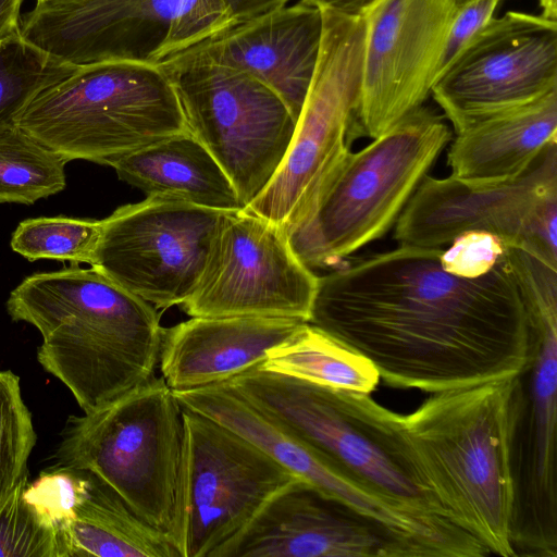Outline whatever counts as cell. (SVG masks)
<instances>
[{"label":"cell","mask_w":557,"mask_h":557,"mask_svg":"<svg viewBox=\"0 0 557 557\" xmlns=\"http://www.w3.org/2000/svg\"><path fill=\"white\" fill-rule=\"evenodd\" d=\"M16 124L67 162L110 166L138 149L190 132L163 67L133 61L78 66L40 91Z\"/></svg>","instance_id":"obj_6"},{"label":"cell","mask_w":557,"mask_h":557,"mask_svg":"<svg viewBox=\"0 0 557 557\" xmlns=\"http://www.w3.org/2000/svg\"><path fill=\"white\" fill-rule=\"evenodd\" d=\"M36 438L20 377L11 370H0V505L27 470Z\"/></svg>","instance_id":"obj_28"},{"label":"cell","mask_w":557,"mask_h":557,"mask_svg":"<svg viewBox=\"0 0 557 557\" xmlns=\"http://www.w3.org/2000/svg\"><path fill=\"white\" fill-rule=\"evenodd\" d=\"M183 407L162 376L69 418L57 466L88 471L168 533L183 447Z\"/></svg>","instance_id":"obj_7"},{"label":"cell","mask_w":557,"mask_h":557,"mask_svg":"<svg viewBox=\"0 0 557 557\" xmlns=\"http://www.w3.org/2000/svg\"><path fill=\"white\" fill-rule=\"evenodd\" d=\"M451 138L445 116L423 104L351 151L284 230L296 256L311 270L327 268L385 235Z\"/></svg>","instance_id":"obj_5"},{"label":"cell","mask_w":557,"mask_h":557,"mask_svg":"<svg viewBox=\"0 0 557 557\" xmlns=\"http://www.w3.org/2000/svg\"><path fill=\"white\" fill-rule=\"evenodd\" d=\"M528 358L512 377L509 461L516 556H557V312L528 315Z\"/></svg>","instance_id":"obj_13"},{"label":"cell","mask_w":557,"mask_h":557,"mask_svg":"<svg viewBox=\"0 0 557 557\" xmlns=\"http://www.w3.org/2000/svg\"><path fill=\"white\" fill-rule=\"evenodd\" d=\"M227 382L276 426L383 502L423 521L459 528L432 493L400 414L369 394L318 385L258 366Z\"/></svg>","instance_id":"obj_3"},{"label":"cell","mask_w":557,"mask_h":557,"mask_svg":"<svg viewBox=\"0 0 557 557\" xmlns=\"http://www.w3.org/2000/svg\"><path fill=\"white\" fill-rule=\"evenodd\" d=\"M24 0H0V40L20 30Z\"/></svg>","instance_id":"obj_35"},{"label":"cell","mask_w":557,"mask_h":557,"mask_svg":"<svg viewBox=\"0 0 557 557\" xmlns=\"http://www.w3.org/2000/svg\"><path fill=\"white\" fill-rule=\"evenodd\" d=\"M500 1L469 0L458 7L446 36L436 78L493 17Z\"/></svg>","instance_id":"obj_32"},{"label":"cell","mask_w":557,"mask_h":557,"mask_svg":"<svg viewBox=\"0 0 557 557\" xmlns=\"http://www.w3.org/2000/svg\"><path fill=\"white\" fill-rule=\"evenodd\" d=\"M318 385L370 394L380 374L372 362L345 344L306 323L288 342L270 349L258 366Z\"/></svg>","instance_id":"obj_24"},{"label":"cell","mask_w":557,"mask_h":557,"mask_svg":"<svg viewBox=\"0 0 557 557\" xmlns=\"http://www.w3.org/2000/svg\"><path fill=\"white\" fill-rule=\"evenodd\" d=\"M67 161L17 124L0 129V205H33L65 188Z\"/></svg>","instance_id":"obj_25"},{"label":"cell","mask_w":557,"mask_h":557,"mask_svg":"<svg viewBox=\"0 0 557 557\" xmlns=\"http://www.w3.org/2000/svg\"><path fill=\"white\" fill-rule=\"evenodd\" d=\"M178 95L190 133L232 182L244 208L271 183L296 120L270 87L218 63L197 46L160 64Z\"/></svg>","instance_id":"obj_8"},{"label":"cell","mask_w":557,"mask_h":557,"mask_svg":"<svg viewBox=\"0 0 557 557\" xmlns=\"http://www.w3.org/2000/svg\"><path fill=\"white\" fill-rule=\"evenodd\" d=\"M213 557H410L387 529L297 478Z\"/></svg>","instance_id":"obj_18"},{"label":"cell","mask_w":557,"mask_h":557,"mask_svg":"<svg viewBox=\"0 0 557 557\" xmlns=\"http://www.w3.org/2000/svg\"><path fill=\"white\" fill-rule=\"evenodd\" d=\"M321 13L319 60L287 153L271 183L244 208L284 230L307 214L358 137L363 18Z\"/></svg>","instance_id":"obj_9"},{"label":"cell","mask_w":557,"mask_h":557,"mask_svg":"<svg viewBox=\"0 0 557 557\" xmlns=\"http://www.w3.org/2000/svg\"><path fill=\"white\" fill-rule=\"evenodd\" d=\"M292 0H222L234 25L245 23L273 10L287 5Z\"/></svg>","instance_id":"obj_33"},{"label":"cell","mask_w":557,"mask_h":557,"mask_svg":"<svg viewBox=\"0 0 557 557\" xmlns=\"http://www.w3.org/2000/svg\"><path fill=\"white\" fill-rule=\"evenodd\" d=\"M112 168L121 181L147 197L181 200L222 212L244 208L227 175L190 132L138 149Z\"/></svg>","instance_id":"obj_22"},{"label":"cell","mask_w":557,"mask_h":557,"mask_svg":"<svg viewBox=\"0 0 557 557\" xmlns=\"http://www.w3.org/2000/svg\"><path fill=\"white\" fill-rule=\"evenodd\" d=\"M7 311L38 330V362L84 412L154 376L164 329L157 309L94 267L26 276Z\"/></svg>","instance_id":"obj_2"},{"label":"cell","mask_w":557,"mask_h":557,"mask_svg":"<svg viewBox=\"0 0 557 557\" xmlns=\"http://www.w3.org/2000/svg\"><path fill=\"white\" fill-rule=\"evenodd\" d=\"M101 220L40 216L22 221L11 237V248L29 261L49 259L92 265Z\"/></svg>","instance_id":"obj_27"},{"label":"cell","mask_w":557,"mask_h":557,"mask_svg":"<svg viewBox=\"0 0 557 557\" xmlns=\"http://www.w3.org/2000/svg\"><path fill=\"white\" fill-rule=\"evenodd\" d=\"M77 65L27 41L20 30L0 40V129L16 124L44 89L69 77Z\"/></svg>","instance_id":"obj_26"},{"label":"cell","mask_w":557,"mask_h":557,"mask_svg":"<svg viewBox=\"0 0 557 557\" xmlns=\"http://www.w3.org/2000/svg\"><path fill=\"white\" fill-rule=\"evenodd\" d=\"M487 232L557 270V141L519 176L473 184L426 175L395 223L398 245L442 248Z\"/></svg>","instance_id":"obj_12"},{"label":"cell","mask_w":557,"mask_h":557,"mask_svg":"<svg viewBox=\"0 0 557 557\" xmlns=\"http://www.w3.org/2000/svg\"><path fill=\"white\" fill-rule=\"evenodd\" d=\"M442 250L398 245L319 276L307 323L395 387L433 394L517 375L530 331L504 256L465 278L443 269Z\"/></svg>","instance_id":"obj_1"},{"label":"cell","mask_w":557,"mask_h":557,"mask_svg":"<svg viewBox=\"0 0 557 557\" xmlns=\"http://www.w3.org/2000/svg\"><path fill=\"white\" fill-rule=\"evenodd\" d=\"M322 13L301 1L234 25L197 45L213 61L275 91L297 121L319 60Z\"/></svg>","instance_id":"obj_19"},{"label":"cell","mask_w":557,"mask_h":557,"mask_svg":"<svg viewBox=\"0 0 557 557\" xmlns=\"http://www.w3.org/2000/svg\"><path fill=\"white\" fill-rule=\"evenodd\" d=\"M183 447L168 535L178 557H213L299 478L220 422L183 407Z\"/></svg>","instance_id":"obj_11"},{"label":"cell","mask_w":557,"mask_h":557,"mask_svg":"<svg viewBox=\"0 0 557 557\" xmlns=\"http://www.w3.org/2000/svg\"><path fill=\"white\" fill-rule=\"evenodd\" d=\"M557 89V21L492 17L436 78L431 96L458 132L474 120Z\"/></svg>","instance_id":"obj_16"},{"label":"cell","mask_w":557,"mask_h":557,"mask_svg":"<svg viewBox=\"0 0 557 557\" xmlns=\"http://www.w3.org/2000/svg\"><path fill=\"white\" fill-rule=\"evenodd\" d=\"M87 484V471L58 466L55 470L40 473L34 482L28 481L24 496L54 527L60 540V533L71 520Z\"/></svg>","instance_id":"obj_30"},{"label":"cell","mask_w":557,"mask_h":557,"mask_svg":"<svg viewBox=\"0 0 557 557\" xmlns=\"http://www.w3.org/2000/svg\"><path fill=\"white\" fill-rule=\"evenodd\" d=\"M457 1H458V4L460 5V4H462V3H465V2H467L469 0H457Z\"/></svg>","instance_id":"obj_38"},{"label":"cell","mask_w":557,"mask_h":557,"mask_svg":"<svg viewBox=\"0 0 557 557\" xmlns=\"http://www.w3.org/2000/svg\"><path fill=\"white\" fill-rule=\"evenodd\" d=\"M306 321L273 317H190L163 329L161 376L172 391L221 382L261 364Z\"/></svg>","instance_id":"obj_20"},{"label":"cell","mask_w":557,"mask_h":557,"mask_svg":"<svg viewBox=\"0 0 557 557\" xmlns=\"http://www.w3.org/2000/svg\"><path fill=\"white\" fill-rule=\"evenodd\" d=\"M512 377L433 393L400 414L408 443L448 518L490 554L515 557L509 399Z\"/></svg>","instance_id":"obj_4"},{"label":"cell","mask_w":557,"mask_h":557,"mask_svg":"<svg viewBox=\"0 0 557 557\" xmlns=\"http://www.w3.org/2000/svg\"><path fill=\"white\" fill-rule=\"evenodd\" d=\"M26 470L0 505V557H62L59 535L25 498Z\"/></svg>","instance_id":"obj_29"},{"label":"cell","mask_w":557,"mask_h":557,"mask_svg":"<svg viewBox=\"0 0 557 557\" xmlns=\"http://www.w3.org/2000/svg\"><path fill=\"white\" fill-rule=\"evenodd\" d=\"M457 0H379L362 16L357 134L374 139L431 96Z\"/></svg>","instance_id":"obj_17"},{"label":"cell","mask_w":557,"mask_h":557,"mask_svg":"<svg viewBox=\"0 0 557 557\" xmlns=\"http://www.w3.org/2000/svg\"><path fill=\"white\" fill-rule=\"evenodd\" d=\"M222 211L147 197L101 220L91 267L156 309L183 305L206 269Z\"/></svg>","instance_id":"obj_14"},{"label":"cell","mask_w":557,"mask_h":557,"mask_svg":"<svg viewBox=\"0 0 557 557\" xmlns=\"http://www.w3.org/2000/svg\"><path fill=\"white\" fill-rule=\"evenodd\" d=\"M557 141V89L472 121L453 136L451 176L473 184L521 175L543 149Z\"/></svg>","instance_id":"obj_21"},{"label":"cell","mask_w":557,"mask_h":557,"mask_svg":"<svg viewBox=\"0 0 557 557\" xmlns=\"http://www.w3.org/2000/svg\"><path fill=\"white\" fill-rule=\"evenodd\" d=\"M37 1H50V2H75L82 0H37Z\"/></svg>","instance_id":"obj_37"},{"label":"cell","mask_w":557,"mask_h":557,"mask_svg":"<svg viewBox=\"0 0 557 557\" xmlns=\"http://www.w3.org/2000/svg\"><path fill=\"white\" fill-rule=\"evenodd\" d=\"M542 9L541 15L557 21V0H539Z\"/></svg>","instance_id":"obj_36"},{"label":"cell","mask_w":557,"mask_h":557,"mask_svg":"<svg viewBox=\"0 0 557 557\" xmlns=\"http://www.w3.org/2000/svg\"><path fill=\"white\" fill-rule=\"evenodd\" d=\"M318 275L283 227L244 208L223 211L202 276L182 309L189 317H273L308 322Z\"/></svg>","instance_id":"obj_15"},{"label":"cell","mask_w":557,"mask_h":557,"mask_svg":"<svg viewBox=\"0 0 557 557\" xmlns=\"http://www.w3.org/2000/svg\"><path fill=\"white\" fill-rule=\"evenodd\" d=\"M302 3L348 17H362L379 0H299Z\"/></svg>","instance_id":"obj_34"},{"label":"cell","mask_w":557,"mask_h":557,"mask_svg":"<svg viewBox=\"0 0 557 557\" xmlns=\"http://www.w3.org/2000/svg\"><path fill=\"white\" fill-rule=\"evenodd\" d=\"M222 0L37 1L22 36L64 62L161 64L233 27Z\"/></svg>","instance_id":"obj_10"},{"label":"cell","mask_w":557,"mask_h":557,"mask_svg":"<svg viewBox=\"0 0 557 557\" xmlns=\"http://www.w3.org/2000/svg\"><path fill=\"white\" fill-rule=\"evenodd\" d=\"M87 473L86 492L60 533L62 557H178L168 533Z\"/></svg>","instance_id":"obj_23"},{"label":"cell","mask_w":557,"mask_h":557,"mask_svg":"<svg viewBox=\"0 0 557 557\" xmlns=\"http://www.w3.org/2000/svg\"><path fill=\"white\" fill-rule=\"evenodd\" d=\"M441 253L443 269L456 276L475 278L490 272L503 258L505 243L487 232H467L457 236Z\"/></svg>","instance_id":"obj_31"}]
</instances>
